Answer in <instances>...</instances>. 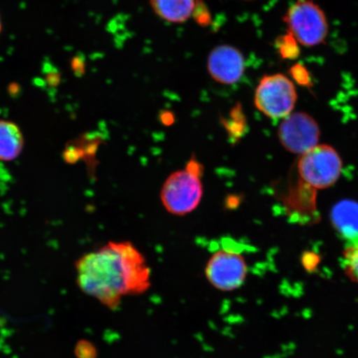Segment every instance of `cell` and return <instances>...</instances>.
Segmentation results:
<instances>
[{
  "instance_id": "obj_5",
  "label": "cell",
  "mask_w": 358,
  "mask_h": 358,
  "mask_svg": "<svg viewBox=\"0 0 358 358\" xmlns=\"http://www.w3.org/2000/svg\"><path fill=\"white\" fill-rule=\"evenodd\" d=\"M297 93L294 85L285 76H266L255 93L257 108L271 119L287 117L294 108Z\"/></svg>"
},
{
  "instance_id": "obj_18",
  "label": "cell",
  "mask_w": 358,
  "mask_h": 358,
  "mask_svg": "<svg viewBox=\"0 0 358 358\" xmlns=\"http://www.w3.org/2000/svg\"><path fill=\"white\" fill-rule=\"evenodd\" d=\"M2 30V24H1V19H0V33H1Z\"/></svg>"
},
{
  "instance_id": "obj_1",
  "label": "cell",
  "mask_w": 358,
  "mask_h": 358,
  "mask_svg": "<svg viewBox=\"0 0 358 358\" xmlns=\"http://www.w3.org/2000/svg\"><path fill=\"white\" fill-rule=\"evenodd\" d=\"M78 287L110 310L127 297L144 294L152 285L145 255L131 241H109L75 264Z\"/></svg>"
},
{
  "instance_id": "obj_2",
  "label": "cell",
  "mask_w": 358,
  "mask_h": 358,
  "mask_svg": "<svg viewBox=\"0 0 358 358\" xmlns=\"http://www.w3.org/2000/svg\"><path fill=\"white\" fill-rule=\"evenodd\" d=\"M290 36L303 46L315 47L323 43L329 24L323 10L310 0H298L285 17Z\"/></svg>"
},
{
  "instance_id": "obj_9",
  "label": "cell",
  "mask_w": 358,
  "mask_h": 358,
  "mask_svg": "<svg viewBox=\"0 0 358 358\" xmlns=\"http://www.w3.org/2000/svg\"><path fill=\"white\" fill-rule=\"evenodd\" d=\"M331 221L336 231L343 238L358 243V203L352 200H342L331 212Z\"/></svg>"
},
{
  "instance_id": "obj_15",
  "label": "cell",
  "mask_w": 358,
  "mask_h": 358,
  "mask_svg": "<svg viewBox=\"0 0 358 358\" xmlns=\"http://www.w3.org/2000/svg\"><path fill=\"white\" fill-rule=\"evenodd\" d=\"M321 258L319 254L306 252L303 254L301 258L302 265L308 272H313L319 266Z\"/></svg>"
},
{
  "instance_id": "obj_4",
  "label": "cell",
  "mask_w": 358,
  "mask_h": 358,
  "mask_svg": "<svg viewBox=\"0 0 358 358\" xmlns=\"http://www.w3.org/2000/svg\"><path fill=\"white\" fill-rule=\"evenodd\" d=\"M201 174L189 167L170 176L165 182L160 198L165 209L176 216L194 212L203 196Z\"/></svg>"
},
{
  "instance_id": "obj_11",
  "label": "cell",
  "mask_w": 358,
  "mask_h": 358,
  "mask_svg": "<svg viewBox=\"0 0 358 358\" xmlns=\"http://www.w3.org/2000/svg\"><path fill=\"white\" fill-rule=\"evenodd\" d=\"M24 137L17 124L0 120V160L11 161L20 155Z\"/></svg>"
},
{
  "instance_id": "obj_6",
  "label": "cell",
  "mask_w": 358,
  "mask_h": 358,
  "mask_svg": "<svg viewBox=\"0 0 358 358\" xmlns=\"http://www.w3.org/2000/svg\"><path fill=\"white\" fill-rule=\"evenodd\" d=\"M204 272L206 279L213 288L221 292H232L244 285L248 266L243 254L224 248L212 255Z\"/></svg>"
},
{
  "instance_id": "obj_14",
  "label": "cell",
  "mask_w": 358,
  "mask_h": 358,
  "mask_svg": "<svg viewBox=\"0 0 358 358\" xmlns=\"http://www.w3.org/2000/svg\"><path fill=\"white\" fill-rule=\"evenodd\" d=\"M77 358H97V349L93 343L86 340H80L75 349Z\"/></svg>"
},
{
  "instance_id": "obj_17",
  "label": "cell",
  "mask_w": 358,
  "mask_h": 358,
  "mask_svg": "<svg viewBox=\"0 0 358 358\" xmlns=\"http://www.w3.org/2000/svg\"><path fill=\"white\" fill-rule=\"evenodd\" d=\"M199 6L200 7L199 8L198 7H196V4L195 10L194 12L195 20L201 25H208L209 22H211V19H210L209 13L207 10H206L205 7H203V4L200 3Z\"/></svg>"
},
{
  "instance_id": "obj_12",
  "label": "cell",
  "mask_w": 358,
  "mask_h": 358,
  "mask_svg": "<svg viewBox=\"0 0 358 358\" xmlns=\"http://www.w3.org/2000/svg\"><path fill=\"white\" fill-rule=\"evenodd\" d=\"M342 266L348 278L358 284V243H351L344 250Z\"/></svg>"
},
{
  "instance_id": "obj_16",
  "label": "cell",
  "mask_w": 358,
  "mask_h": 358,
  "mask_svg": "<svg viewBox=\"0 0 358 358\" xmlns=\"http://www.w3.org/2000/svg\"><path fill=\"white\" fill-rule=\"evenodd\" d=\"M291 71H292L294 78L296 80L299 84L303 85V86H307V85L310 84V77H308V73L304 67L301 65H297L294 66Z\"/></svg>"
},
{
  "instance_id": "obj_13",
  "label": "cell",
  "mask_w": 358,
  "mask_h": 358,
  "mask_svg": "<svg viewBox=\"0 0 358 358\" xmlns=\"http://www.w3.org/2000/svg\"><path fill=\"white\" fill-rule=\"evenodd\" d=\"M295 41L296 40L290 35L280 39L279 49L282 57L289 58V59H293V58L298 57L299 48Z\"/></svg>"
},
{
  "instance_id": "obj_7",
  "label": "cell",
  "mask_w": 358,
  "mask_h": 358,
  "mask_svg": "<svg viewBox=\"0 0 358 358\" xmlns=\"http://www.w3.org/2000/svg\"><path fill=\"white\" fill-rule=\"evenodd\" d=\"M278 136L286 150L301 155L317 145L320 131L319 124L310 115L297 112L285 117Z\"/></svg>"
},
{
  "instance_id": "obj_3",
  "label": "cell",
  "mask_w": 358,
  "mask_h": 358,
  "mask_svg": "<svg viewBox=\"0 0 358 358\" xmlns=\"http://www.w3.org/2000/svg\"><path fill=\"white\" fill-rule=\"evenodd\" d=\"M343 162L338 152L326 145H316L301 155L298 171L301 181L313 189L334 185L341 176Z\"/></svg>"
},
{
  "instance_id": "obj_8",
  "label": "cell",
  "mask_w": 358,
  "mask_h": 358,
  "mask_svg": "<svg viewBox=\"0 0 358 358\" xmlns=\"http://www.w3.org/2000/svg\"><path fill=\"white\" fill-rule=\"evenodd\" d=\"M245 58L238 49L220 45L213 49L208 59V70L213 80L223 85L239 82L245 71Z\"/></svg>"
},
{
  "instance_id": "obj_10",
  "label": "cell",
  "mask_w": 358,
  "mask_h": 358,
  "mask_svg": "<svg viewBox=\"0 0 358 358\" xmlns=\"http://www.w3.org/2000/svg\"><path fill=\"white\" fill-rule=\"evenodd\" d=\"M150 3L159 19L173 24H182L194 15L196 0H150Z\"/></svg>"
}]
</instances>
